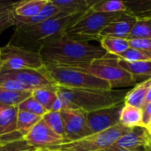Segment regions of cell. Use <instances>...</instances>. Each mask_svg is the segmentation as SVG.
<instances>
[{"mask_svg":"<svg viewBox=\"0 0 151 151\" xmlns=\"http://www.w3.org/2000/svg\"><path fill=\"white\" fill-rule=\"evenodd\" d=\"M131 128L121 124L106 131L93 134L83 139L67 142L49 149L57 151H99L112 146L122 135L127 134Z\"/></svg>","mask_w":151,"mask_h":151,"instance_id":"52a82bcc","label":"cell"},{"mask_svg":"<svg viewBox=\"0 0 151 151\" xmlns=\"http://www.w3.org/2000/svg\"><path fill=\"white\" fill-rule=\"evenodd\" d=\"M41 119L42 117L40 116L35 115L25 111H19L17 117V131L24 138L33 128V127Z\"/></svg>","mask_w":151,"mask_h":151,"instance_id":"484cf974","label":"cell"},{"mask_svg":"<svg viewBox=\"0 0 151 151\" xmlns=\"http://www.w3.org/2000/svg\"><path fill=\"white\" fill-rule=\"evenodd\" d=\"M136 20L137 19L134 17L124 12L119 18L111 22L103 30L101 33V37L114 36L128 40V37Z\"/></svg>","mask_w":151,"mask_h":151,"instance_id":"5bb4252c","label":"cell"},{"mask_svg":"<svg viewBox=\"0 0 151 151\" xmlns=\"http://www.w3.org/2000/svg\"><path fill=\"white\" fill-rule=\"evenodd\" d=\"M0 145H1V144H0Z\"/></svg>","mask_w":151,"mask_h":151,"instance_id":"7bdbcfd3","label":"cell"},{"mask_svg":"<svg viewBox=\"0 0 151 151\" xmlns=\"http://www.w3.org/2000/svg\"><path fill=\"white\" fill-rule=\"evenodd\" d=\"M150 86L151 78L136 85L134 88L127 93L125 97V104L142 109Z\"/></svg>","mask_w":151,"mask_h":151,"instance_id":"ffe728a7","label":"cell"},{"mask_svg":"<svg viewBox=\"0 0 151 151\" xmlns=\"http://www.w3.org/2000/svg\"><path fill=\"white\" fill-rule=\"evenodd\" d=\"M33 151H57V150H51V149H49V148H44V149H35Z\"/></svg>","mask_w":151,"mask_h":151,"instance_id":"f35d334b","label":"cell"},{"mask_svg":"<svg viewBox=\"0 0 151 151\" xmlns=\"http://www.w3.org/2000/svg\"><path fill=\"white\" fill-rule=\"evenodd\" d=\"M15 2L0 1V34L6 28L13 26V5Z\"/></svg>","mask_w":151,"mask_h":151,"instance_id":"f546056e","label":"cell"},{"mask_svg":"<svg viewBox=\"0 0 151 151\" xmlns=\"http://www.w3.org/2000/svg\"><path fill=\"white\" fill-rule=\"evenodd\" d=\"M73 68L81 70L107 81L112 90L118 88L131 87L135 84L132 75L118 64L117 57L110 54L94 60L88 65Z\"/></svg>","mask_w":151,"mask_h":151,"instance_id":"8992f818","label":"cell"},{"mask_svg":"<svg viewBox=\"0 0 151 151\" xmlns=\"http://www.w3.org/2000/svg\"><path fill=\"white\" fill-rule=\"evenodd\" d=\"M143 151H151V142L150 143V145H148V146L143 150Z\"/></svg>","mask_w":151,"mask_h":151,"instance_id":"ab89813d","label":"cell"},{"mask_svg":"<svg viewBox=\"0 0 151 151\" xmlns=\"http://www.w3.org/2000/svg\"><path fill=\"white\" fill-rule=\"evenodd\" d=\"M150 142L151 134L148 129L144 127H135L122 135L112 146L128 150L143 151Z\"/></svg>","mask_w":151,"mask_h":151,"instance_id":"4fadbf2b","label":"cell"},{"mask_svg":"<svg viewBox=\"0 0 151 151\" xmlns=\"http://www.w3.org/2000/svg\"><path fill=\"white\" fill-rule=\"evenodd\" d=\"M151 102V86L150 87V88H149V91H148V94H147V96H146V99H145V104H144V105H146L147 104H149V103H150ZM143 105V106H144Z\"/></svg>","mask_w":151,"mask_h":151,"instance_id":"74e56055","label":"cell"},{"mask_svg":"<svg viewBox=\"0 0 151 151\" xmlns=\"http://www.w3.org/2000/svg\"><path fill=\"white\" fill-rule=\"evenodd\" d=\"M60 11L49 0L48 4L44 7L42 12H40L36 16L29 17V18H22V17H17L13 14L12 16V23L14 27L17 26H31V25H35L38 23H41L42 21H45L58 13H59Z\"/></svg>","mask_w":151,"mask_h":151,"instance_id":"ac0fdd59","label":"cell"},{"mask_svg":"<svg viewBox=\"0 0 151 151\" xmlns=\"http://www.w3.org/2000/svg\"><path fill=\"white\" fill-rule=\"evenodd\" d=\"M47 111H52L55 104L58 99L57 86L35 88L31 95Z\"/></svg>","mask_w":151,"mask_h":151,"instance_id":"44dd1931","label":"cell"},{"mask_svg":"<svg viewBox=\"0 0 151 151\" xmlns=\"http://www.w3.org/2000/svg\"><path fill=\"white\" fill-rule=\"evenodd\" d=\"M142 111V126L144 127H147L151 121V102L144 105Z\"/></svg>","mask_w":151,"mask_h":151,"instance_id":"d590c367","label":"cell"},{"mask_svg":"<svg viewBox=\"0 0 151 151\" xmlns=\"http://www.w3.org/2000/svg\"><path fill=\"white\" fill-rule=\"evenodd\" d=\"M123 12L104 13L93 12L89 9L77 21L70 26L65 31V34L78 41H100L103 30L111 22L119 18Z\"/></svg>","mask_w":151,"mask_h":151,"instance_id":"5b68a950","label":"cell"},{"mask_svg":"<svg viewBox=\"0 0 151 151\" xmlns=\"http://www.w3.org/2000/svg\"><path fill=\"white\" fill-rule=\"evenodd\" d=\"M126 12L134 17L136 19L151 18V0L124 1Z\"/></svg>","mask_w":151,"mask_h":151,"instance_id":"cb8c5ba5","label":"cell"},{"mask_svg":"<svg viewBox=\"0 0 151 151\" xmlns=\"http://www.w3.org/2000/svg\"><path fill=\"white\" fill-rule=\"evenodd\" d=\"M101 47L107 52V54L119 57L130 48L129 41L127 39L114 37V36H103L100 40Z\"/></svg>","mask_w":151,"mask_h":151,"instance_id":"603a6c76","label":"cell"},{"mask_svg":"<svg viewBox=\"0 0 151 151\" xmlns=\"http://www.w3.org/2000/svg\"><path fill=\"white\" fill-rule=\"evenodd\" d=\"M41 70L55 86L77 89L112 90L107 81L76 68L44 65Z\"/></svg>","mask_w":151,"mask_h":151,"instance_id":"277c9868","label":"cell"},{"mask_svg":"<svg viewBox=\"0 0 151 151\" xmlns=\"http://www.w3.org/2000/svg\"><path fill=\"white\" fill-rule=\"evenodd\" d=\"M125 103L118 105L95 111L87 114L88 126L92 134L106 131L118 126L119 123L121 110Z\"/></svg>","mask_w":151,"mask_h":151,"instance_id":"8fae6325","label":"cell"},{"mask_svg":"<svg viewBox=\"0 0 151 151\" xmlns=\"http://www.w3.org/2000/svg\"><path fill=\"white\" fill-rule=\"evenodd\" d=\"M31 149L34 148L29 146L24 139L0 145V151H27Z\"/></svg>","mask_w":151,"mask_h":151,"instance_id":"d6a6232c","label":"cell"},{"mask_svg":"<svg viewBox=\"0 0 151 151\" xmlns=\"http://www.w3.org/2000/svg\"><path fill=\"white\" fill-rule=\"evenodd\" d=\"M44 64L39 52L10 43L0 48V71L35 69L40 70Z\"/></svg>","mask_w":151,"mask_h":151,"instance_id":"ba28073f","label":"cell"},{"mask_svg":"<svg viewBox=\"0 0 151 151\" xmlns=\"http://www.w3.org/2000/svg\"><path fill=\"white\" fill-rule=\"evenodd\" d=\"M65 138L68 142L78 141L93 134L88 126L87 112L79 109H63L60 111Z\"/></svg>","mask_w":151,"mask_h":151,"instance_id":"9c48e42d","label":"cell"},{"mask_svg":"<svg viewBox=\"0 0 151 151\" xmlns=\"http://www.w3.org/2000/svg\"><path fill=\"white\" fill-rule=\"evenodd\" d=\"M17 107L19 111H25L40 117H42L47 112V111L32 96L21 102Z\"/></svg>","mask_w":151,"mask_h":151,"instance_id":"4dcf8cb0","label":"cell"},{"mask_svg":"<svg viewBox=\"0 0 151 151\" xmlns=\"http://www.w3.org/2000/svg\"><path fill=\"white\" fill-rule=\"evenodd\" d=\"M17 106L0 105V136L17 131Z\"/></svg>","mask_w":151,"mask_h":151,"instance_id":"d6986e66","label":"cell"},{"mask_svg":"<svg viewBox=\"0 0 151 151\" xmlns=\"http://www.w3.org/2000/svg\"><path fill=\"white\" fill-rule=\"evenodd\" d=\"M38 52L44 65L68 67L86 65L107 55L101 46L74 40L65 33L44 42Z\"/></svg>","mask_w":151,"mask_h":151,"instance_id":"6da1fadb","label":"cell"},{"mask_svg":"<svg viewBox=\"0 0 151 151\" xmlns=\"http://www.w3.org/2000/svg\"><path fill=\"white\" fill-rule=\"evenodd\" d=\"M0 81H17L33 89L55 86L41 69H19L0 71Z\"/></svg>","mask_w":151,"mask_h":151,"instance_id":"30bf717a","label":"cell"},{"mask_svg":"<svg viewBox=\"0 0 151 151\" xmlns=\"http://www.w3.org/2000/svg\"><path fill=\"white\" fill-rule=\"evenodd\" d=\"M99 151H141V150H124V149H119V148H116L113 146H111L109 148H106L104 150Z\"/></svg>","mask_w":151,"mask_h":151,"instance_id":"8d00e7d4","label":"cell"},{"mask_svg":"<svg viewBox=\"0 0 151 151\" xmlns=\"http://www.w3.org/2000/svg\"><path fill=\"white\" fill-rule=\"evenodd\" d=\"M119 58L128 62H137V61H151V55L141 50H137L134 48H129L124 53L120 54Z\"/></svg>","mask_w":151,"mask_h":151,"instance_id":"1f68e13d","label":"cell"},{"mask_svg":"<svg viewBox=\"0 0 151 151\" xmlns=\"http://www.w3.org/2000/svg\"><path fill=\"white\" fill-rule=\"evenodd\" d=\"M85 12L68 15L60 12L54 17L35 25L17 26L9 43L38 52L44 42L65 33Z\"/></svg>","mask_w":151,"mask_h":151,"instance_id":"3957f363","label":"cell"},{"mask_svg":"<svg viewBox=\"0 0 151 151\" xmlns=\"http://www.w3.org/2000/svg\"><path fill=\"white\" fill-rule=\"evenodd\" d=\"M32 92L15 91L0 87V105L18 106L21 102L29 97Z\"/></svg>","mask_w":151,"mask_h":151,"instance_id":"d4e9b609","label":"cell"},{"mask_svg":"<svg viewBox=\"0 0 151 151\" xmlns=\"http://www.w3.org/2000/svg\"><path fill=\"white\" fill-rule=\"evenodd\" d=\"M118 64L132 75L135 83L145 81L151 78V61L128 62L117 58Z\"/></svg>","mask_w":151,"mask_h":151,"instance_id":"9a60e30c","label":"cell"},{"mask_svg":"<svg viewBox=\"0 0 151 151\" xmlns=\"http://www.w3.org/2000/svg\"><path fill=\"white\" fill-rule=\"evenodd\" d=\"M35 150V149H31V150H27V151H33Z\"/></svg>","mask_w":151,"mask_h":151,"instance_id":"b9f144b4","label":"cell"},{"mask_svg":"<svg viewBox=\"0 0 151 151\" xmlns=\"http://www.w3.org/2000/svg\"><path fill=\"white\" fill-rule=\"evenodd\" d=\"M132 39H151V18L136 20L128 37Z\"/></svg>","mask_w":151,"mask_h":151,"instance_id":"f1b7e54d","label":"cell"},{"mask_svg":"<svg viewBox=\"0 0 151 151\" xmlns=\"http://www.w3.org/2000/svg\"><path fill=\"white\" fill-rule=\"evenodd\" d=\"M42 119L54 133H56L58 135H59L62 138L66 140L64 123H63V119H62L60 111H47L42 117Z\"/></svg>","mask_w":151,"mask_h":151,"instance_id":"4316f807","label":"cell"},{"mask_svg":"<svg viewBox=\"0 0 151 151\" xmlns=\"http://www.w3.org/2000/svg\"><path fill=\"white\" fill-rule=\"evenodd\" d=\"M24 139L23 136L18 132H12L7 134H4L3 136H0V144H4V143H8V142H16L19 140H22Z\"/></svg>","mask_w":151,"mask_h":151,"instance_id":"e575fe53","label":"cell"},{"mask_svg":"<svg viewBox=\"0 0 151 151\" xmlns=\"http://www.w3.org/2000/svg\"><path fill=\"white\" fill-rule=\"evenodd\" d=\"M58 99L52 111L79 109L87 113L125 103L127 93L122 90L77 89L57 86Z\"/></svg>","mask_w":151,"mask_h":151,"instance_id":"7a4b0ae2","label":"cell"},{"mask_svg":"<svg viewBox=\"0 0 151 151\" xmlns=\"http://www.w3.org/2000/svg\"><path fill=\"white\" fill-rule=\"evenodd\" d=\"M49 0H26L15 2L13 14L17 17L29 18L38 15L42 12Z\"/></svg>","mask_w":151,"mask_h":151,"instance_id":"e0dca14e","label":"cell"},{"mask_svg":"<svg viewBox=\"0 0 151 151\" xmlns=\"http://www.w3.org/2000/svg\"><path fill=\"white\" fill-rule=\"evenodd\" d=\"M93 12H104V13H116L126 12L127 7L124 1L119 0H107L97 1L91 8Z\"/></svg>","mask_w":151,"mask_h":151,"instance_id":"83f0119b","label":"cell"},{"mask_svg":"<svg viewBox=\"0 0 151 151\" xmlns=\"http://www.w3.org/2000/svg\"><path fill=\"white\" fill-rule=\"evenodd\" d=\"M98 0H50L61 12L68 15L81 13L88 11Z\"/></svg>","mask_w":151,"mask_h":151,"instance_id":"2e32d148","label":"cell"},{"mask_svg":"<svg viewBox=\"0 0 151 151\" xmlns=\"http://www.w3.org/2000/svg\"><path fill=\"white\" fill-rule=\"evenodd\" d=\"M128 41L131 48L143 50L151 55V39H132Z\"/></svg>","mask_w":151,"mask_h":151,"instance_id":"836d02e7","label":"cell"},{"mask_svg":"<svg viewBox=\"0 0 151 151\" xmlns=\"http://www.w3.org/2000/svg\"><path fill=\"white\" fill-rule=\"evenodd\" d=\"M119 123L128 128L142 126V111L140 108L126 104L121 110Z\"/></svg>","mask_w":151,"mask_h":151,"instance_id":"7402d4cb","label":"cell"},{"mask_svg":"<svg viewBox=\"0 0 151 151\" xmlns=\"http://www.w3.org/2000/svg\"><path fill=\"white\" fill-rule=\"evenodd\" d=\"M27 143L34 149L50 148L67 141L54 133L44 122L41 119L36 123L28 134L24 137Z\"/></svg>","mask_w":151,"mask_h":151,"instance_id":"7c38bea8","label":"cell"},{"mask_svg":"<svg viewBox=\"0 0 151 151\" xmlns=\"http://www.w3.org/2000/svg\"><path fill=\"white\" fill-rule=\"evenodd\" d=\"M146 128L148 129V131L150 132V134H151V121H150V123L149 124V126H148V127H147Z\"/></svg>","mask_w":151,"mask_h":151,"instance_id":"60d3db41","label":"cell"}]
</instances>
